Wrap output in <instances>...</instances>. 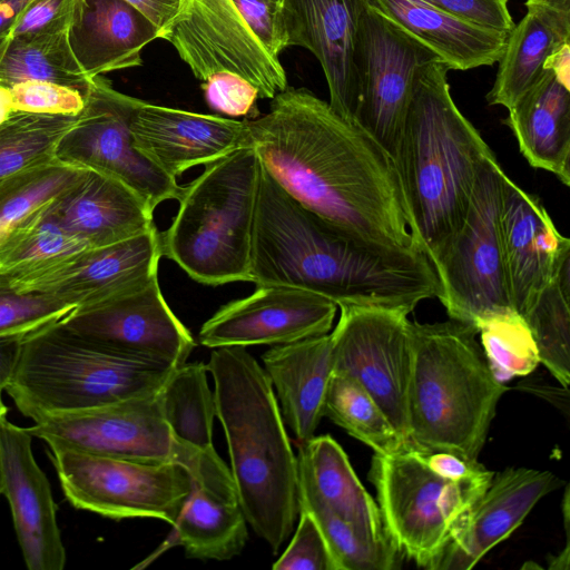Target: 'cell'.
Wrapping results in <instances>:
<instances>
[{
    "mask_svg": "<svg viewBox=\"0 0 570 570\" xmlns=\"http://www.w3.org/2000/svg\"><path fill=\"white\" fill-rule=\"evenodd\" d=\"M246 125L263 167L304 207L385 254H422L394 159L356 121L287 86Z\"/></svg>",
    "mask_w": 570,
    "mask_h": 570,
    "instance_id": "6da1fadb",
    "label": "cell"
},
{
    "mask_svg": "<svg viewBox=\"0 0 570 570\" xmlns=\"http://www.w3.org/2000/svg\"><path fill=\"white\" fill-rule=\"evenodd\" d=\"M261 163V161H259ZM256 286H285L340 305L411 313L440 294L436 273L422 255L392 256L304 207L259 165L249 261Z\"/></svg>",
    "mask_w": 570,
    "mask_h": 570,
    "instance_id": "7a4b0ae2",
    "label": "cell"
},
{
    "mask_svg": "<svg viewBox=\"0 0 570 570\" xmlns=\"http://www.w3.org/2000/svg\"><path fill=\"white\" fill-rule=\"evenodd\" d=\"M442 60L417 73L394 155L416 248L432 267L460 230L491 148L456 107Z\"/></svg>",
    "mask_w": 570,
    "mask_h": 570,
    "instance_id": "3957f363",
    "label": "cell"
},
{
    "mask_svg": "<svg viewBox=\"0 0 570 570\" xmlns=\"http://www.w3.org/2000/svg\"><path fill=\"white\" fill-rule=\"evenodd\" d=\"M207 371L246 521L276 554L293 531L299 502L297 460L273 386L242 346L215 348Z\"/></svg>",
    "mask_w": 570,
    "mask_h": 570,
    "instance_id": "277c9868",
    "label": "cell"
},
{
    "mask_svg": "<svg viewBox=\"0 0 570 570\" xmlns=\"http://www.w3.org/2000/svg\"><path fill=\"white\" fill-rule=\"evenodd\" d=\"M407 393L410 440L421 452H449L475 461L508 387L493 374L478 334L449 320L411 322Z\"/></svg>",
    "mask_w": 570,
    "mask_h": 570,
    "instance_id": "5b68a950",
    "label": "cell"
},
{
    "mask_svg": "<svg viewBox=\"0 0 570 570\" xmlns=\"http://www.w3.org/2000/svg\"><path fill=\"white\" fill-rule=\"evenodd\" d=\"M174 370L119 353L59 320L26 335L6 392L37 422L155 395Z\"/></svg>",
    "mask_w": 570,
    "mask_h": 570,
    "instance_id": "8992f818",
    "label": "cell"
},
{
    "mask_svg": "<svg viewBox=\"0 0 570 570\" xmlns=\"http://www.w3.org/2000/svg\"><path fill=\"white\" fill-rule=\"evenodd\" d=\"M259 159L252 147L205 165L181 188L170 226L160 233L163 256L210 286L250 282V245Z\"/></svg>",
    "mask_w": 570,
    "mask_h": 570,
    "instance_id": "52a82bcc",
    "label": "cell"
},
{
    "mask_svg": "<svg viewBox=\"0 0 570 570\" xmlns=\"http://www.w3.org/2000/svg\"><path fill=\"white\" fill-rule=\"evenodd\" d=\"M493 473L453 482L434 473L423 452L374 454L370 480L389 538L399 553L436 570L459 521L489 487Z\"/></svg>",
    "mask_w": 570,
    "mask_h": 570,
    "instance_id": "ba28073f",
    "label": "cell"
},
{
    "mask_svg": "<svg viewBox=\"0 0 570 570\" xmlns=\"http://www.w3.org/2000/svg\"><path fill=\"white\" fill-rule=\"evenodd\" d=\"M504 176L495 155L489 153L479 167L464 222L434 266L440 284L438 299L451 320L473 328L484 317L514 311L500 226Z\"/></svg>",
    "mask_w": 570,
    "mask_h": 570,
    "instance_id": "9c48e42d",
    "label": "cell"
},
{
    "mask_svg": "<svg viewBox=\"0 0 570 570\" xmlns=\"http://www.w3.org/2000/svg\"><path fill=\"white\" fill-rule=\"evenodd\" d=\"M67 500L107 518H153L174 524L191 491L188 471L175 462L146 463L49 444Z\"/></svg>",
    "mask_w": 570,
    "mask_h": 570,
    "instance_id": "30bf717a",
    "label": "cell"
},
{
    "mask_svg": "<svg viewBox=\"0 0 570 570\" xmlns=\"http://www.w3.org/2000/svg\"><path fill=\"white\" fill-rule=\"evenodd\" d=\"M441 60L424 42L368 1L355 35L361 98L356 122L394 158L415 78Z\"/></svg>",
    "mask_w": 570,
    "mask_h": 570,
    "instance_id": "8fae6325",
    "label": "cell"
},
{
    "mask_svg": "<svg viewBox=\"0 0 570 570\" xmlns=\"http://www.w3.org/2000/svg\"><path fill=\"white\" fill-rule=\"evenodd\" d=\"M144 102L116 90L104 75L92 78L76 125L61 138L56 158L108 174L155 208L178 199L181 188L134 146L131 118Z\"/></svg>",
    "mask_w": 570,
    "mask_h": 570,
    "instance_id": "7c38bea8",
    "label": "cell"
},
{
    "mask_svg": "<svg viewBox=\"0 0 570 570\" xmlns=\"http://www.w3.org/2000/svg\"><path fill=\"white\" fill-rule=\"evenodd\" d=\"M338 308L340 318L331 333L333 373L361 384L412 444L407 417L413 356L410 313L361 305Z\"/></svg>",
    "mask_w": 570,
    "mask_h": 570,
    "instance_id": "4fadbf2b",
    "label": "cell"
},
{
    "mask_svg": "<svg viewBox=\"0 0 570 570\" xmlns=\"http://www.w3.org/2000/svg\"><path fill=\"white\" fill-rule=\"evenodd\" d=\"M164 40L198 80L230 71L252 82L259 98L266 99L287 88L279 59L263 47L230 0H181Z\"/></svg>",
    "mask_w": 570,
    "mask_h": 570,
    "instance_id": "5bb4252c",
    "label": "cell"
},
{
    "mask_svg": "<svg viewBox=\"0 0 570 570\" xmlns=\"http://www.w3.org/2000/svg\"><path fill=\"white\" fill-rule=\"evenodd\" d=\"M32 436L94 454L146 463H178V443L160 410L158 393L86 411L46 416Z\"/></svg>",
    "mask_w": 570,
    "mask_h": 570,
    "instance_id": "9a60e30c",
    "label": "cell"
},
{
    "mask_svg": "<svg viewBox=\"0 0 570 570\" xmlns=\"http://www.w3.org/2000/svg\"><path fill=\"white\" fill-rule=\"evenodd\" d=\"M61 322L119 353L171 367L186 363L195 347L165 301L158 276L127 294L75 308Z\"/></svg>",
    "mask_w": 570,
    "mask_h": 570,
    "instance_id": "2e32d148",
    "label": "cell"
},
{
    "mask_svg": "<svg viewBox=\"0 0 570 570\" xmlns=\"http://www.w3.org/2000/svg\"><path fill=\"white\" fill-rule=\"evenodd\" d=\"M337 305L304 289L256 286L250 295L232 301L200 327L198 340L209 348L281 345L327 334Z\"/></svg>",
    "mask_w": 570,
    "mask_h": 570,
    "instance_id": "e0dca14e",
    "label": "cell"
},
{
    "mask_svg": "<svg viewBox=\"0 0 570 570\" xmlns=\"http://www.w3.org/2000/svg\"><path fill=\"white\" fill-rule=\"evenodd\" d=\"M32 434L0 419V491L10 505L13 527L29 570H62L66 550L57 523L49 481L36 462Z\"/></svg>",
    "mask_w": 570,
    "mask_h": 570,
    "instance_id": "ac0fdd59",
    "label": "cell"
},
{
    "mask_svg": "<svg viewBox=\"0 0 570 570\" xmlns=\"http://www.w3.org/2000/svg\"><path fill=\"white\" fill-rule=\"evenodd\" d=\"M183 466L191 491L166 543L193 559L229 560L245 548L247 521L230 472L214 448L191 449Z\"/></svg>",
    "mask_w": 570,
    "mask_h": 570,
    "instance_id": "d6986e66",
    "label": "cell"
},
{
    "mask_svg": "<svg viewBox=\"0 0 570 570\" xmlns=\"http://www.w3.org/2000/svg\"><path fill=\"white\" fill-rule=\"evenodd\" d=\"M500 226L511 306L523 317L570 259V239L558 232L540 198L507 174Z\"/></svg>",
    "mask_w": 570,
    "mask_h": 570,
    "instance_id": "ffe728a7",
    "label": "cell"
},
{
    "mask_svg": "<svg viewBox=\"0 0 570 570\" xmlns=\"http://www.w3.org/2000/svg\"><path fill=\"white\" fill-rule=\"evenodd\" d=\"M160 232L150 229L102 247L81 252L66 265L18 288L48 293L73 309L132 292L158 276Z\"/></svg>",
    "mask_w": 570,
    "mask_h": 570,
    "instance_id": "44dd1931",
    "label": "cell"
},
{
    "mask_svg": "<svg viewBox=\"0 0 570 570\" xmlns=\"http://www.w3.org/2000/svg\"><path fill=\"white\" fill-rule=\"evenodd\" d=\"M367 0H283L286 48L303 47L318 60L330 106L356 121L361 89L354 62L360 16Z\"/></svg>",
    "mask_w": 570,
    "mask_h": 570,
    "instance_id": "7402d4cb",
    "label": "cell"
},
{
    "mask_svg": "<svg viewBox=\"0 0 570 570\" xmlns=\"http://www.w3.org/2000/svg\"><path fill=\"white\" fill-rule=\"evenodd\" d=\"M130 131L135 148L173 178L249 147L246 120L197 114L144 101Z\"/></svg>",
    "mask_w": 570,
    "mask_h": 570,
    "instance_id": "603a6c76",
    "label": "cell"
},
{
    "mask_svg": "<svg viewBox=\"0 0 570 570\" xmlns=\"http://www.w3.org/2000/svg\"><path fill=\"white\" fill-rule=\"evenodd\" d=\"M550 471L508 468L459 521L436 570H469L520 527L540 499L560 487Z\"/></svg>",
    "mask_w": 570,
    "mask_h": 570,
    "instance_id": "cb8c5ba5",
    "label": "cell"
},
{
    "mask_svg": "<svg viewBox=\"0 0 570 570\" xmlns=\"http://www.w3.org/2000/svg\"><path fill=\"white\" fill-rule=\"evenodd\" d=\"M59 223L90 248L121 242L153 226L154 210L117 178L87 169L52 204Z\"/></svg>",
    "mask_w": 570,
    "mask_h": 570,
    "instance_id": "d4e9b609",
    "label": "cell"
},
{
    "mask_svg": "<svg viewBox=\"0 0 570 570\" xmlns=\"http://www.w3.org/2000/svg\"><path fill=\"white\" fill-rule=\"evenodd\" d=\"M296 460L298 500L324 507L370 541L393 544L377 503L361 484L346 453L331 435L313 436L299 443Z\"/></svg>",
    "mask_w": 570,
    "mask_h": 570,
    "instance_id": "484cf974",
    "label": "cell"
},
{
    "mask_svg": "<svg viewBox=\"0 0 570 570\" xmlns=\"http://www.w3.org/2000/svg\"><path fill=\"white\" fill-rule=\"evenodd\" d=\"M277 393L284 423L299 443L313 438L322 420L333 374L331 334L275 345L262 355Z\"/></svg>",
    "mask_w": 570,
    "mask_h": 570,
    "instance_id": "4316f807",
    "label": "cell"
},
{
    "mask_svg": "<svg viewBox=\"0 0 570 570\" xmlns=\"http://www.w3.org/2000/svg\"><path fill=\"white\" fill-rule=\"evenodd\" d=\"M430 47L450 70L492 66L509 31L479 24L424 0H367Z\"/></svg>",
    "mask_w": 570,
    "mask_h": 570,
    "instance_id": "83f0119b",
    "label": "cell"
},
{
    "mask_svg": "<svg viewBox=\"0 0 570 570\" xmlns=\"http://www.w3.org/2000/svg\"><path fill=\"white\" fill-rule=\"evenodd\" d=\"M157 28L125 0H85L69 32L73 55L89 78L141 66V50Z\"/></svg>",
    "mask_w": 570,
    "mask_h": 570,
    "instance_id": "f1b7e54d",
    "label": "cell"
},
{
    "mask_svg": "<svg viewBox=\"0 0 570 570\" xmlns=\"http://www.w3.org/2000/svg\"><path fill=\"white\" fill-rule=\"evenodd\" d=\"M505 124L520 151L538 169L570 185V87L550 68L510 108Z\"/></svg>",
    "mask_w": 570,
    "mask_h": 570,
    "instance_id": "f546056e",
    "label": "cell"
},
{
    "mask_svg": "<svg viewBox=\"0 0 570 570\" xmlns=\"http://www.w3.org/2000/svg\"><path fill=\"white\" fill-rule=\"evenodd\" d=\"M527 13L509 31L492 88L487 94L491 106L510 109L538 80L547 58L570 45V27L561 26L539 10Z\"/></svg>",
    "mask_w": 570,
    "mask_h": 570,
    "instance_id": "4dcf8cb0",
    "label": "cell"
},
{
    "mask_svg": "<svg viewBox=\"0 0 570 570\" xmlns=\"http://www.w3.org/2000/svg\"><path fill=\"white\" fill-rule=\"evenodd\" d=\"M52 203L17 228L0 248V273L14 288L66 265L90 248L59 223Z\"/></svg>",
    "mask_w": 570,
    "mask_h": 570,
    "instance_id": "1f68e13d",
    "label": "cell"
},
{
    "mask_svg": "<svg viewBox=\"0 0 570 570\" xmlns=\"http://www.w3.org/2000/svg\"><path fill=\"white\" fill-rule=\"evenodd\" d=\"M70 29L8 39L0 45V87L48 81L87 92L92 78L81 69L69 41Z\"/></svg>",
    "mask_w": 570,
    "mask_h": 570,
    "instance_id": "d6a6232c",
    "label": "cell"
},
{
    "mask_svg": "<svg viewBox=\"0 0 570 570\" xmlns=\"http://www.w3.org/2000/svg\"><path fill=\"white\" fill-rule=\"evenodd\" d=\"M158 401L178 443L197 450L213 448L216 405L207 382V365L194 362L175 367L158 392Z\"/></svg>",
    "mask_w": 570,
    "mask_h": 570,
    "instance_id": "836d02e7",
    "label": "cell"
},
{
    "mask_svg": "<svg viewBox=\"0 0 570 570\" xmlns=\"http://www.w3.org/2000/svg\"><path fill=\"white\" fill-rule=\"evenodd\" d=\"M323 415L375 454L391 455L415 449L399 433L373 396L347 376L332 374Z\"/></svg>",
    "mask_w": 570,
    "mask_h": 570,
    "instance_id": "e575fe53",
    "label": "cell"
},
{
    "mask_svg": "<svg viewBox=\"0 0 570 570\" xmlns=\"http://www.w3.org/2000/svg\"><path fill=\"white\" fill-rule=\"evenodd\" d=\"M78 115L12 111L0 121V184L56 159L57 146Z\"/></svg>",
    "mask_w": 570,
    "mask_h": 570,
    "instance_id": "d590c367",
    "label": "cell"
},
{
    "mask_svg": "<svg viewBox=\"0 0 570 570\" xmlns=\"http://www.w3.org/2000/svg\"><path fill=\"white\" fill-rule=\"evenodd\" d=\"M87 169L56 158L2 181L0 184V248L17 228L76 185Z\"/></svg>",
    "mask_w": 570,
    "mask_h": 570,
    "instance_id": "8d00e7d4",
    "label": "cell"
},
{
    "mask_svg": "<svg viewBox=\"0 0 570 570\" xmlns=\"http://www.w3.org/2000/svg\"><path fill=\"white\" fill-rule=\"evenodd\" d=\"M540 363L568 390L570 383V259L523 316Z\"/></svg>",
    "mask_w": 570,
    "mask_h": 570,
    "instance_id": "74e56055",
    "label": "cell"
},
{
    "mask_svg": "<svg viewBox=\"0 0 570 570\" xmlns=\"http://www.w3.org/2000/svg\"><path fill=\"white\" fill-rule=\"evenodd\" d=\"M475 330L490 368L501 383L530 374L540 363L531 331L515 311L484 317Z\"/></svg>",
    "mask_w": 570,
    "mask_h": 570,
    "instance_id": "f35d334b",
    "label": "cell"
},
{
    "mask_svg": "<svg viewBox=\"0 0 570 570\" xmlns=\"http://www.w3.org/2000/svg\"><path fill=\"white\" fill-rule=\"evenodd\" d=\"M320 528L336 570H391L399 551L392 543H377L362 537L351 524L324 507L298 500Z\"/></svg>",
    "mask_w": 570,
    "mask_h": 570,
    "instance_id": "ab89813d",
    "label": "cell"
},
{
    "mask_svg": "<svg viewBox=\"0 0 570 570\" xmlns=\"http://www.w3.org/2000/svg\"><path fill=\"white\" fill-rule=\"evenodd\" d=\"M72 309L51 294L17 291L0 273V335L28 334L63 318Z\"/></svg>",
    "mask_w": 570,
    "mask_h": 570,
    "instance_id": "60d3db41",
    "label": "cell"
},
{
    "mask_svg": "<svg viewBox=\"0 0 570 570\" xmlns=\"http://www.w3.org/2000/svg\"><path fill=\"white\" fill-rule=\"evenodd\" d=\"M8 96L13 111L78 115L85 106L82 92L48 81L19 82L8 89Z\"/></svg>",
    "mask_w": 570,
    "mask_h": 570,
    "instance_id": "b9f144b4",
    "label": "cell"
},
{
    "mask_svg": "<svg viewBox=\"0 0 570 570\" xmlns=\"http://www.w3.org/2000/svg\"><path fill=\"white\" fill-rule=\"evenodd\" d=\"M297 529L272 566L274 570H336L324 537L312 515L299 510Z\"/></svg>",
    "mask_w": 570,
    "mask_h": 570,
    "instance_id": "7bdbcfd3",
    "label": "cell"
},
{
    "mask_svg": "<svg viewBox=\"0 0 570 570\" xmlns=\"http://www.w3.org/2000/svg\"><path fill=\"white\" fill-rule=\"evenodd\" d=\"M83 3L85 0H31L14 20L6 40L71 29L81 16Z\"/></svg>",
    "mask_w": 570,
    "mask_h": 570,
    "instance_id": "ee69618b",
    "label": "cell"
},
{
    "mask_svg": "<svg viewBox=\"0 0 570 570\" xmlns=\"http://www.w3.org/2000/svg\"><path fill=\"white\" fill-rule=\"evenodd\" d=\"M202 89L207 105L215 111L232 117L257 115L258 89L234 72L210 75L202 81Z\"/></svg>",
    "mask_w": 570,
    "mask_h": 570,
    "instance_id": "f6af8a7d",
    "label": "cell"
},
{
    "mask_svg": "<svg viewBox=\"0 0 570 570\" xmlns=\"http://www.w3.org/2000/svg\"><path fill=\"white\" fill-rule=\"evenodd\" d=\"M263 47L276 59L286 48L283 0H230Z\"/></svg>",
    "mask_w": 570,
    "mask_h": 570,
    "instance_id": "bcb514c9",
    "label": "cell"
},
{
    "mask_svg": "<svg viewBox=\"0 0 570 570\" xmlns=\"http://www.w3.org/2000/svg\"><path fill=\"white\" fill-rule=\"evenodd\" d=\"M479 24L510 31L513 26L509 0H424Z\"/></svg>",
    "mask_w": 570,
    "mask_h": 570,
    "instance_id": "7dc6e473",
    "label": "cell"
},
{
    "mask_svg": "<svg viewBox=\"0 0 570 570\" xmlns=\"http://www.w3.org/2000/svg\"><path fill=\"white\" fill-rule=\"evenodd\" d=\"M426 465L443 479L462 482L493 473L481 463L469 461L449 452H423Z\"/></svg>",
    "mask_w": 570,
    "mask_h": 570,
    "instance_id": "c3c4849f",
    "label": "cell"
},
{
    "mask_svg": "<svg viewBox=\"0 0 570 570\" xmlns=\"http://www.w3.org/2000/svg\"><path fill=\"white\" fill-rule=\"evenodd\" d=\"M139 10L158 30L164 39L179 14L181 0H125Z\"/></svg>",
    "mask_w": 570,
    "mask_h": 570,
    "instance_id": "681fc988",
    "label": "cell"
},
{
    "mask_svg": "<svg viewBox=\"0 0 570 570\" xmlns=\"http://www.w3.org/2000/svg\"><path fill=\"white\" fill-rule=\"evenodd\" d=\"M26 335H0V401H2V392L6 391L16 372Z\"/></svg>",
    "mask_w": 570,
    "mask_h": 570,
    "instance_id": "f907efd6",
    "label": "cell"
},
{
    "mask_svg": "<svg viewBox=\"0 0 570 570\" xmlns=\"http://www.w3.org/2000/svg\"><path fill=\"white\" fill-rule=\"evenodd\" d=\"M30 1L31 0H0V45L6 40L19 13Z\"/></svg>",
    "mask_w": 570,
    "mask_h": 570,
    "instance_id": "816d5d0a",
    "label": "cell"
},
{
    "mask_svg": "<svg viewBox=\"0 0 570 570\" xmlns=\"http://www.w3.org/2000/svg\"><path fill=\"white\" fill-rule=\"evenodd\" d=\"M12 111L8 89L0 87V121L4 120Z\"/></svg>",
    "mask_w": 570,
    "mask_h": 570,
    "instance_id": "f5cc1de1",
    "label": "cell"
},
{
    "mask_svg": "<svg viewBox=\"0 0 570 570\" xmlns=\"http://www.w3.org/2000/svg\"><path fill=\"white\" fill-rule=\"evenodd\" d=\"M6 414H7V406L3 404L2 401H0V419L2 416H6Z\"/></svg>",
    "mask_w": 570,
    "mask_h": 570,
    "instance_id": "db71d44e",
    "label": "cell"
},
{
    "mask_svg": "<svg viewBox=\"0 0 570 570\" xmlns=\"http://www.w3.org/2000/svg\"><path fill=\"white\" fill-rule=\"evenodd\" d=\"M0 494H1V491H0Z\"/></svg>",
    "mask_w": 570,
    "mask_h": 570,
    "instance_id": "11a10c76",
    "label": "cell"
}]
</instances>
